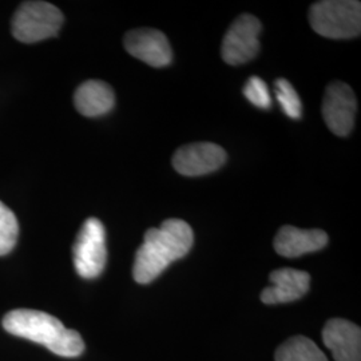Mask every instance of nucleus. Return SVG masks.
Listing matches in <instances>:
<instances>
[{"instance_id": "f257e3e1", "label": "nucleus", "mask_w": 361, "mask_h": 361, "mask_svg": "<svg viewBox=\"0 0 361 361\" xmlns=\"http://www.w3.org/2000/svg\"><path fill=\"white\" fill-rule=\"evenodd\" d=\"M193 231L178 219L164 221L159 228L149 229L137 250L133 277L138 284H149L169 265L185 257L193 246Z\"/></svg>"}, {"instance_id": "f03ea898", "label": "nucleus", "mask_w": 361, "mask_h": 361, "mask_svg": "<svg viewBox=\"0 0 361 361\" xmlns=\"http://www.w3.org/2000/svg\"><path fill=\"white\" fill-rule=\"evenodd\" d=\"M3 328L13 336L46 345L62 357H78L85 350V343L77 331L67 329L56 317L46 312L15 310L3 319Z\"/></svg>"}, {"instance_id": "7ed1b4c3", "label": "nucleus", "mask_w": 361, "mask_h": 361, "mask_svg": "<svg viewBox=\"0 0 361 361\" xmlns=\"http://www.w3.org/2000/svg\"><path fill=\"white\" fill-rule=\"evenodd\" d=\"M310 26L324 38L350 39L361 32V3L355 0H323L310 8Z\"/></svg>"}, {"instance_id": "20e7f679", "label": "nucleus", "mask_w": 361, "mask_h": 361, "mask_svg": "<svg viewBox=\"0 0 361 361\" xmlns=\"http://www.w3.org/2000/svg\"><path fill=\"white\" fill-rule=\"evenodd\" d=\"M63 25V13L47 1H25L13 13V37L22 43H37L55 37Z\"/></svg>"}, {"instance_id": "39448f33", "label": "nucleus", "mask_w": 361, "mask_h": 361, "mask_svg": "<svg viewBox=\"0 0 361 361\" xmlns=\"http://www.w3.org/2000/svg\"><path fill=\"white\" fill-rule=\"evenodd\" d=\"M73 255L75 271L80 277L95 279L101 276L107 261V249L104 224L99 219L85 221L78 233Z\"/></svg>"}, {"instance_id": "423d86ee", "label": "nucleus", "mask_w": 361, "mask_h": 361, "mask_svg": "<svg viewBox=\"0 0 361 361\" xmlns=\"http://www.w3.org/2000/svg\"><path fill=\"white\" fill-rule=\"evenodd\" d=\"M262 26L256 16L243 13L225 34L221 55L228 65H244L259 51V34Z\"/></svg>"}, {"instance_id": "0eeeda50", "label": "nucleus", "mask_w": 361, "mask_h": 361, "mask_svg": "<svg viewBox=\"0 0 361 361\" xmlns=\"http://www.w3.org/2000/svg\"><path fill=\"white\" fill-rule=\"evenodd\" d=\"M356 111L357 102L352 89L343 82H332L323 99V118L329 130L338 137H347L353 129Z\"/></svg>"}, {"instance_id": "6e6552de", "label": "nucleus", "mask_w": 361, "mask_h": 361, "mask_svg": "<svg viewBox=\"0 0 361 361\" xmlns=\"http://www.w3.org/2000/svg\"><path fill=\"white\" fill-rule=\"evenodd\" d=\"M226 161L225 150L212 142L185 145L173 155V166L186 177H200L219 170Z\"/></svg>"}, {"instance_id": "1a4fd4ad", "label": "nucleus", "mask_w": 361, "mask_h": 361, "mask_svg": "<svg viewBox=\"0 0 361 361\" xmlns=\"http://www.w3.org/2000/svg\"><path fill=\"white\" fill-rule=\"evenodd\" d=\"M125 49L134 58L152 67H165L171 63L173 51L164 32L154 28L133 30L125 37Z\"/></svg>"}, {"instance_id": "9d476101", "label": "nucleus", "mask_w": 361, "mask_h": 361, "mask_svg": "<svg viewBox=\"0 0 361 361\" xmlns=\"http://www.w3.org/2000/svg\"><path fill=\"white\" fill-rule=\"evenodd\" d=\"M325 347L336 361H361V329L343 319H332L323 329Z\"/></svg>"}, {"instance_id": "9b49d317", "label": "nucleus", "mask_w": 361, "mask_h": 361, "mask_svg": "<svg viewBox=\"0 0 361 361\" xmlns=\"http://www.w3.org/2000/svg\"><path fill=\"white\" fill-rule=\"evenodd\" d=\"M269 280L271 286L261 293V301L268 305L296 301L310 290V276L307 271L284 268L271 271Z\"/></svg>"}, {"instance_id": "f8f14e48", "label": "nucleus", "mask_w": 361, "mask_h": 361, "mask_svg": "<svg viewBox=\"0 0 361 361\" xmlns=\"http://www.w3.org/2000/svg\"><path fill=\"white\" fill-rule=\"evenodd\" d=\"M328 244L326 233L320 229H298L295 226H283L276 238L274 249L283 257H300L313 253Z\"/></svg>"}, {"instance_id": "ddd939ff", "label": "nucleus", "mask_w": 361, "mask_h": 361, "mask_svg": "<svg viewBox=\"0 0 361 361\" xmlns=\"http://www.w3.org/2000/svg\"><path fill=\"white\" fill-rule=\"evenodd\" d=\"M116 104L113 89L102 80H86L74 95V104L78 111L85 116H99L107 114Z\"/></svg>"}, {"instance_id": "4468645a", "label": "nucleus", "mask_w": 361, "mask_h": 361, "mask_svg": "<svg viewBox=\"0 0 361 361\" xmlns=\"http://www.w3.org/2000/svg\"><path fill=\"white\" fill-rule=\"evenodd\" d=\"M276 361H328V359L310 338L295 336L279 347Z\"/></svg>"}, {"instance_id": "2eb2a0df", "label": "nucleus", "mask_w": 361, "mask_h": 361, "mask_svg": "<svg viewBox=\"0 0 361 361\" xmlns=\"http://www.w3.org/2000/svg\"><path fill=\"white\" fill-rule=\"evenodd\" d=\"M19 235V224L13 210L0 201V256L13 250Z\"/></svg>"}, {"instance_id": "dca6fc26", "label": "nucleus", "mask_w": 361, "mask_h": 361, "mask_svg": "<svg viewBox=\"0 0 361 361\" xmlns=\"http://www.w3.org/2000/svg\"><path fill=\"white\" fill-rule=\"evenodd\" d=\"M274 92L279 104L283 107L286 116L293 119L301 118L302 116L301 99L295 87L286 79L280 78L274 82Z\"/></svg>"}, {"instance_id": "f3484780", "label": "nucleus", "mask_w": 361, "mask_h": 361, "mask_svg": "<svg viewBox=\"0 0 361 361\" xmlns=\"http://www.w3.org/2000/svg\"><path fill=\"white\" fill-rule=\"evenodd\" d=\"M244 95L246 99L258 109L268 110L271 109V98L267 83L258 77H250L244 86Z\"/></svg>"}]
</instances>
